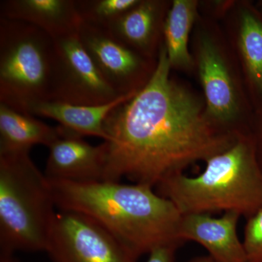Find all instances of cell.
I'll list each match as a JSON object with an SVG mask.
<instances>
[{"mask_svg": "<svg viewBox=\"0 0 262 262\" xmlns=\"http://www.w3.org/2000/svg\"><path fill=\"white\" fill-rule=\"evenodd\" d=\"M163 43L149 82L108 115L103 181L154 188L228 149L241 134L222 130L206 112L203 95L171 75Z\"/></svg>", "mask_w": 262, "mask_h": 262, "instance_id": "cell-1", "label": "cell"}, {"mask_svg": "<svg viewBox=\"0 0 262 262\" xmlns=\"http://www.w3.org/2000/svg\"><path fill=\"white\" fill-rule=\"evenodd\" d=\"M49 182L59 211L89 217L136 258L158 246L183 244L179 237L182 213L150 186L106 181Z\"/></svg>", "mask_w": 262, "mask_h": 262, "instance_id": "cell-2", "label": "cell"}, {"mask_svg": "<svg viewBox=\"0 0 262 262\" xmlns=\"http://www.w3.org/2000/svg\"><path fill=\"white\" fill-rule=\"evenodd\" d=\"M182 215L235 212L246 219L262 208V170L251 132L241 134L228 149L206 161L194 177L184 173L158 186Z\"/></svg>", "mask_w": 262, "mask_h": 262, "instance_id": "cell-3", "label": "cell"}, {"mask_svg": "<svg viewBox=\"0 0 262 262\" xmlns=\"http://www.w3.org/2000/svg\"><path fill=\"white\" fill-rule=\"evenodd\" d=\"M29 153L0 155V252L46 251L56 212Z\"/></svg>", "mask_w": 262, "mask_h": 262, "instance_id": "cell-4", "label": "cell"}, {"mask_svg": "<svg viewBox=\"0 0 262 262\" xmlns=\"http://www.w3.org/2000/svg\"><path fill=\"white\" fill-rule=\"evenodd\" d=\"M190 51L194 74L212 121L232 134L251 132L255 112L222 24L199 14L191 37Z\"/></svg>", "mask_w": 262, "mask_h": 262, "instance_id": "cell-5", "label": "cell"}, {"mask_svg": "<svg viewBox=\"0 0 262 262\" xmlns=\"http://www.w3.org/2000/svg\"><path fill=\"white\" fill-rule=\"evenodd\" d=\"M54 41L32 24L0 18V103L27 113L51 101Z\"/></svg>", "mask_w": 262, "mask_h": 262, "instance_id": "cell-6", "label": "cell"}, {"mask_svg": "<svg viewBox=\"0 0 262 262\" xmlns=\"http://www.w3.org/2000/svg\"><path fill=\"white\" fill-rule=\"evenodd\" d=\"M53 41L54 69L50 101L98 106L122 96L100 73L82 46L79 32Z\"/></svg>", "mask_w": 262, "mask_h": 262, "instance_id": "cell-7", "label": "cell"}, {"mask_svg": "<svg viewBox=\"0 0 262 262\" xmlns=\"http://www.w3.org/2000/svg\"><path fill=\"white\" fill-rule=\"evenodd\" d=\"M46 252L52 262H136L95 221L75 212H57Z\"/></svg>", "mask_w": 262, "mask_h": 262, "instance_id": "cell-8", "label": "cell"}, {"mask_svg": "<svg viewBox=\"0 0 262 262\" xmlns=\"http://www.w3.org/2000/svg\"><path fill=\"white\" fill-rule=\"evenodd\" d=\"M79 36L100 73L119 94H137L156 70L158 60L133 51L106 29L82 22Z\"/></svg>", "mask_w": 262, "mask_h": 262, "instance_id": "cell-9", "label": "cell"}, {"mask_svg": "<svg viewBox=\"0 0 262 262\" xmlns=\"http://www.w3.org/2000/svg\"><path fill=\"white\" fill-rule=\"evenodd\" d=\"M254 112L262 110V13L255 3L236 0L222 20Z\"/></svg>", "mask_w": 262, "mask_h": 262, "instance_id": "cell-10", "label": "cell"}, {"mask_svg": "<svg viewBox=\"0 0 262 262\" xmlns=\"http://www.w3.org/2000/svg\"><path fill=\"white\" fill-rule=\"evenodd\" d=\"M61 127V134L48 147L49 154L44 173L48 180L79 183L103 181L106 165L103 143L91 145L82 136Z\"/></svg>", "mask_w": 262, "mask_h": 262, "instance_id": "cell-11", "label": "cell"}, {"mask_svg": "<svg viewBox=\"0 0 262 262\" xmlns=\"http://www.w3.org/2000/svg\"><path fill=\"white\" fill-rule=\"evenodd\" d=\"M171 4L172 0H139L106 29L133 51L157 61Z\"/></svg>", "mask_w": 262, "mask_h": 262, "instance_id": "cell-12", "label": "cell"}, {"mask_svg": "<svg viewBox=\"0 0 262 262\" xmlns=\"http://www.w3.org/2000/svg\"><path fill=\"white\" fill-rule=\"evenodd\" d=\"M241 215L225 212L219 218L207 213L182 215L179 237L183 243L192 241L206 248L219 262H248L244 244L237 235Z\"/></svg>", "mask_w": 262, "mask_h": 262, "instance_id": "cell-13", "label": "cell"}, {"mask_svg": "<svg viewBox=\"0 0 262 262\" xmlns=\"http://www.w3.org/2000/svg\"><path fill=\"white\" fill-rule=\"evenodd\" d=\"M0 18L32 24L53 39L78 33L82 23L75 0H3Z\"/></svg>", "mask_w": 262, "mask_h": 262, "instance_id": "cell-14", "label": "cell"}, {"mask_svg": "<svg viewBox=\"0 0 262 262\" xmlns=\"http://www.w3.org/2000/svg\"><path fill=\"white\" fill-rule=\"evenodd\" d=\"M136 94L120 96L113 102L98 106L71 104L58 101H39L27 108V113L52 119L61 126L82 136H91L107 139L103 123L108 115L119 105L134 97Z\"/></svg>", "mask_w": 262, "mask_h": 262, "instance_id": "cell-15", "label": "cell"}, {"mask_svg": "<svg viewBox=\"0 0 262 262\" xmlns=\"http://www.w3.org/2000/svg\"><path fill=\"white\" fill-rule=\"evenodd\" d=\"M30 114L19 113L0 103V155L29 153L33 146H49L61 134Z\"/></svg>", "mask_w": 262, "mask_h": 262, "instance_id": "cell-16", "label": "cell"}, {"mask_svg": "<svg viewBox=\"0 0 262 262\" xmlns=\"http://www.w3.org/2000/svg\"><path fill=\"white\" fill-rule=\"evenodd\" d=\"M199 0H172L165 19L163 44L172 70L194 73L191 37L198 17Z\"/></svg>", "mask_w": 262, "mask_h": 262, "instance_id": "cell-17", "label": "cell"}, {"mask_svg": "<svg viewBox=\"0 0 262 262\" xmlns=\"http://www.w3.org/2000/svg\"><path fill=\"white\" fill-rule=\"evenodd\" d=\"M82 22L107 28L139 0H75Z\"/></svg>", "mask_w": 262, "mask_h": 262, "instance_id": "cell-18", "label": "cell"}, {"mask_svg": "<svg viewBox=\"0 0 262 262\" xmlns=\"http://www.w3.org/2000/svg\"><path fill=\"white\" fill-rule=\"evenodd\" d=\"M243 244L248 262H262V208L247 218Z\"/></svg>", "mask_w": 262, "mask_h": 262, "instance_id": "cell-19", "label": "cell"}, {"mask_svg": "<svg viewBox=\"0 0 262 262\" xmlns=\"http://www.w3.org/2000/svg\"><path fill=\"white\" fill-rule=\"evenodd\" d=\"M235 2L236 0H199V14L203 18L221 24Z\"/></svg>", "mask_w": 262, "mask_h": 262, "instance_id": "cell-20", "label": "cell"}, {"mask_svg": "<svg viewBox=\"0 0 262 262\" xmlns=\"http://www.w3.org/2000/svg\"><path fill=\"white\" fill-rule=\"evenodd\" d=\"M182 244L163 245L150 251L149 258L146 262H174L176 252Z\"/></svg>", "mask_w": 262, "mask_h": 262, "instance_id": "cell-21", "label": "cell"}, {"mask_svg": "<svg viewBox=\"0 0 262 262\" xmlns=\"http://www.w3.org/2000/svg\"><path fill=\"white\" fill-rule=\"evenodd\" d=\"M251 134L254 143L256 159L262 170V110L254 113Z\"/></svg>", "mask_w": 262, "mask_h": 262, "instance_id": "cell-22", "label": "cell"}, {"mask_svg": "<svg viewBox=\"0 0 262 262\" xmlns=\"http://www.w3.org/2000/svg\"><path fill=\"white\" fill-rule=\"evenodd\" d=\"M0 262H18L14 253L0 252Z\"/></svg>", "mask_w": 262, "mask_h": 262, "instance_id": "cell-23", "label": "cell"}, {"mask_svg": "<svg viewBox=\"0 0 262 262\" xmlns=\"http://www.w3.org/2000/svg\"><path fill=\"white\" fill-rule=\"evenodd\" d=\"M188 262H219L214 258H212L211 256L208 255V256H198L191 259L190 261Z\"/></svg>", "mask_w": 262, "mask_h": 262, "instance_id": "cell-24", "label": "cell"}, {"mask_svg": "<svg viewBox=\"0 0 262 262\" xmlns=\"http://www.w3.org/2000/svg\"><path fill=\"white\" fill-rule=\"evenodd\" d=\"M255 5H256L258 9L262 13V0H259V1L256 2V3H255Z\"/></svg>", "mask_w": 262, "mask_h": 262, "instance_id": "cell-25", "label": "cell"}]
</instances>
